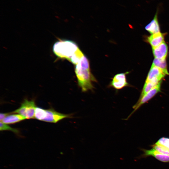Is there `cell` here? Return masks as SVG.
<instances>
[{
  "instance_id": "1",
  "label": "cell",
  "mask_w": 169,
  "mask_h": 169,
  "mask_svg": "<svg viewBox=\"0 0 169 169\" xmlns=\"http://www.w3.org/2000/svg\"><path fill=\"white\" fill-rule=\"evenodd\" d=\"M75 72L78 86L82 92L93 91L95 88L93 83L97 81L91 73L89 61L85 55L75 65Z\"/></svg>"
},
{
  "instance_id": "2",
  "label": "cell",
  "mask_w": 169,
  "mask_h": 169,
  "mask_svg": "<svg viewBox=\"0 0 169 169\" xmlns=\"http://www.w3.org/2000/svg\"><path fill=\"white\" fill-rule=\"evenodd\" d=\"M79 48L77 44L69 40H60L54 45L53 50L54 54L61 58L69 59Z\"/></svg>"
},
{
  "instance_id": "3",
  "label": "cell",
  "mask_w": 169,
  "mask_h": 169,
  "mask_svg": "<svg viewBox=\"0 0 169 169\" xmlns=\"http://www.w3.org/2000/svg\"><path fill=\"white\" fill-rule=\"evenodd\" d=\"M36 107L34 100L25 99L20 107L12 113L20 114L27 119H34Z\"/></svg>"
},
{
  "instance_id": "4",
  "label": "cell",
  "mask_w": 169,
  "mask_h": 169,
  "mask_svg": "<svg viewBox=\"0 0 169 169\" xmlns=\"http://www.w3.org/2000/svg\"><path fill=\"white\" fill-rule=\"evenodd\" d=\"M129 73L126 72L115 74L108 85V87L112 88L116 90H121L125 87L130 86L127 82L126 75Z\"/></svg>"
},
{
  "instance_id": "5",
  "label": "cell",
  "mask_w": 169,
  "mask_h": 169,
  "mask_svg": "<svg viewBox=\"0 0 169 169\" xmlns=\"http://www.w3.org/2000/svg\"><path fill=\"white\" fill-rule=\"evenodd\" d=\"M161 81L156 86L147 93L141 99L138 100L137 102L133 107L134 109L133 110L128 116L127 119L129 118L132 114L142 105L147 102L154 97L157 93L161 91Z\"/></svg>"
},
{
  "instance_id": "6",
  "label": "cell",
  "mask_w": 169,
  "mask_h": 169,
  "mask_svg": "<svg viewBox=\"0 0 169 169\" xmlns=\"http://www.w3.org/2000/svg\"><path fill=\"white\" fill-rule=\"evenodd\" d=\"M46 116L43 121L56 123L66 118H72V114H66L61 113L55 111L53 109L46 110Z\"/></svg>"
},
{
  "instance_id": "7",
  "label": "cell",
  "mask_w": 169,
  "mask_h": 169,
  "mask_svg": "<svg viewBox=\"0 0 169 169\" xmlns=\"http://www.w3.org/2000/svg\"><path fill=\"white\" fill-rule=\"evenodd\" d=\"M166 75L167 74L161 69L152 65L145 82L150 81L160 82Z\"/></svg>"
},
{
  "instance_id": "8",
  "label": "cell",
  "mask_w": 169,
  "mask_h": 169,
  "mask_svg": "<svg viewBox=\"0 0 169 169\" xmlns=\"http://www.w3.org/2000/svg\"><path fill=\"white\" fill-rule=\"evenodd\" d=\"M143 156H152L157 160L164 162H169V155L162 154L152 148L150 150L142 149Z\"/></svg>"
},
{
  "instance_id": "9",
  "label": "cell",
  "mask_w": 169,
  "mask_h": 169,
  "mask_svg": "<svg viewBox=\"0 0 169 169\" xmlns=\"http://www.w3.org/2000/svg\"><path fill=\"white\" fill-rule=\"evenodd\" d=\"M152 51L155 58L165 59L167 54L168 47L164 41L157 47L153 48Z\"/></svg>"
},
{
  "instance_id": "10",
  "label": "cell",
  "mask_w": 169,
  "mask_h": 169,
  "mask_svg": "<svg viewBox=\"0 0 169 169\" xmlns=\"http://www.w3.org/2000/svg\"><path fill=\"white\" fill-rule=\"evenodd\" d=\"M158 9H157L153 19L145 27V29L152 34L160 32V27L158 20Z\"/></svg>"
},
{
  "instance_id": "11",
  "label": "cell",
  "mask_w": 169,
  "mask_h": 169,
  "mask_svg": "<svg viewBox=\"0 0 169 169\" xmlns=\"http://www.w3.org/2000/svg\"><path fill=\"white\" fill-rule=\"evenodd\" d=\"M164 34L159 32L152 34L147 38L148 43L153 48H155L164 42Z\"/></svg>"
},
{
  "instance_id": "12",
  "label": "cell",
  "mask_w": 169,
  "mask_h": 169,
  "mask_svg": "<svg viewBox=\"0 0 169 169\" xmlns=\"http://www.w3.org/2000/svg\"><path fill=\"white\" fill-rule=\"evenodd\" d=\"M25 119V117L20 114H12L7 116L1 122L6 124H13Z\"/></svg>"
},
{
  "instance_id": "13",
  "label": "cell",
  "mask_w": 169,
  "mask_h": 169,
  "mask_svg": "<svg viewBox=\"0 0 169 169\" xmlns=\"http://www.w3.org/2000/svg\"><path fill=\"white\" fill-rule=\"evenodd\" d=\"M160 82L150 81L145 82L139 99H141L147 93L156 86Z\"/></svg>"
},
{
  "instance_id": "14",
  "label": "cell",
  "mask_w": 169,
  "mask_h": 169,
  "mask_svg": "<svg viewBox=\"0 0 169 169\" xmlns=\"http://www.w3.org/2000/svg\"><path fill=\"white\" fill-rule=\"evenodd\" d=\"M152 65L156 66L162 70L167 75H169L165 59H160L155 58Z\"/></svg>"
},
{
  "instance_id": "15",
  "label": "cell",
  "mask_w": 169,
  "mask_h": 169,
  "mask_svg": "<svg viewBox=\"0 0 169 169\" xmlns=\"http://www.w3.org/2000/svg\"><path fill=\"white\" fill-rule=\"evenodd\" d=\"M84 55L79 48L69 60L73 64L76 65Z\"/></svg>"
},
{
  "instance_id": "16",
  "label": "cell",
  "mask_w": 169,
  "mask_h": 169,
  "mask_svg": "<svg viewBox=\"0 0 169 169\" xmlns=\"http://www.w3.org/2000/svg\"><path fill=\"white\" fill-rule=\"evenodd\" d=\"M46 110L36 107L35 111L34 118L43 121L46 116Z\"/></svg>"
},
{
  "instance_id": "17",
  "label": "cell",
  "mask_w": 169,
  "mask_h": 169,
  "mask_svg": "<svg viewBox=\"0 0 169 169\" xmlns=\"http://www.w3.org/2000/svg\"><path fill=\"white\" fill-rule=\"evenodd\" d=\"M152 148L162 154L169 155V149L155 144L151 145Z\"/></svg>"
},
{
  "instance_id": "18",
  "label": "cell",
  "mask_w": 169,
  "mask_h": 169,
  "mask_svg": "<svg viewBox=\"0 0 169 169\" xmlns=\"http://www.w3.org/2000/svg\"><path fill=\"white\" fill-rule=\"evenodd\" d=\"M169 149V138L162 137L159 139L155 143Z\"/></svg>"
},
{
  "instance_id": "19",
  "label": "cell",
  "mask_w": 169,
  "mask_h": 169,
  "mask_svg": "<svg viewBox=\"0 0 169 169\" xmlns=\"http://www.w3.org/2000/svg\"><path fill=\"white\" fill-rule=\"evenodd\" d=\"M0 130L1 131H10L15 133H18L19 132L18 130L13 128L1 121H0Z\"/></svg>"
},
{
  "instance_id": "20",
  "label": "cell",
  "mask_w": 169,
  "mask_h": 169,
  "mask_svg": "<svg viewBox=\"0 0 169 169\" xmlns=\"http://www.w3.org/2000/svg\"><path fill=\"white\" fill-rule=\"evenodd\" d=\"M10 114V113H1L0 114V120L2 121L7 116Z\"/></svg>"
}]
</instances>
